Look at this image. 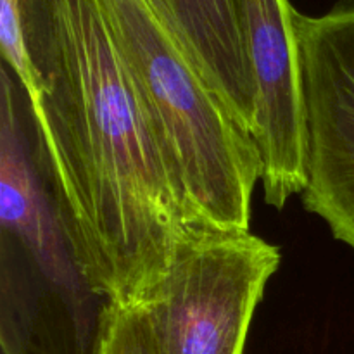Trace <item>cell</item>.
Wrapping results in <instances>:
<instances>
[{"label": "cell", "instance_id": "cell-1", "mask_svg": "<svg viewBox=\"0 0 354 354\" xmlns=\"http://www.w3.org/2000/svg\"><path fill=\"white\" fill-rule=\"evenodd\" d=\"M35 169L82 283L144 306L190 228L99 0H19Z\"/></svg>", "mask_w": 354, "mask_h": 354}, {"label": "cell", "instance_id": "cell-2", "mask_svg": "<svg viewBox=\"0 0 354 354\" xmlns=\"http://www.w3.org/2000/svg\"><path fill=\"white\" fill-rule=\"evenodd\" d=\"M187 227L249 232L261 159L145 0H99Z\"/></svg>", "mask_w": 354, "mask_h": 354}, {"label": "cell", "instance_id": "cell-3", "mask_svg": "<svg viewBox=\"0 0 354 354\" xmlns=\"http://www.w3.org/2000/svg\"><path fill=\"white\" fill-rule=\"evenodd\" d=\"M280 249L251 232L192 228L144 304L162 354H244Z\"/></svg>", "mask_w": 354, "mask_h": 354}, {"label": "cell", "instance_id": "cell-4", "mask_svg": "<svg viewBox=\"0 0 354 354\" xmlns=\"http://www.w3.org/2000/svg\"><path fill=\"white\" fill-rule=\"evenodd\" d=\"M304 121L303 204L354 251V0L324 16L294 14Z\"/></svg>", "mask_w": 354, "mask_h": 354}, {"label": "cell", "instance_id": "cell-5", "mask_svg": "<svg viewBox=\"0 0 354 354\" xmlns=\"http://www.w3.org/2000/svg\"><path fill=\"white\" fill-rule=\"evenodd\" d=\"M254 85V137L268 206L282 209L306 187V121L294 7L289 0H237Z\"/></svg>", "mask_w": 354, "mask_h": 354}, {"label": "cell", "instance_id": "cell-6", "mask_svg": "<svg viewBox=\"0 0 354 354\" xmlns=\"http://www.w3.org/2000/svg\"><path fill=\"white\" fill-rule=\"evenodd\" d=\"M145 3L239 127L254 133V85L237 0H145Z\"/></svg>", "mask_w": 354, "mask_h": 354}, {"label": "cell", "instance_id": "cell-7", "mask_svg": "<svg viewBox=\"0 0 354 354\" xmlns=\"http://www.w3.org/2000/svg\"><path fill=\"white\" fill-rule=\"evenodd\" d=\"M95 354H162L142 306L102 304Z\"/></svg>", "mask_w": 354, "mask_h": 354}, {"label": "cell", "instance_id": "cell-8", "mask_svg": "<svg viewBox=\"0 0 354 354\" xmlns=\"http://www.w3.org/2000/svg\"><path fill=\"white\" fill-rule=\"evenodd\" d=\"M0 44L3 62L16 75L21 92H28L33 86V73L24 45L19 0H0Z\"/></svg>", "mask_w": 354, "mask_h": 354}]
</instances>
